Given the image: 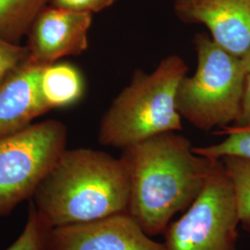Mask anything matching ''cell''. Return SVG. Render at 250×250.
<instances>
[{
  "label": "cell",
  "instance_id": "cell-1",
  "mask_svg": "<svg viewBox=\"0 0 250 250\" xmlns=\"http://www.w3.org/2000/svg\"><path fill=\"white\" fill-rule=\"evenodd\" d=\"M193 147L186 136L169 132L123 150L130 176L127 212L149 236L164 233L205 187L216 160Z\"/></svg>",
  "mask_w": 250,
  "mask_h": 250
},
{
  "label": "cell",
  "instance_id": "cell-2",
  "mask_svg": "<svg viewBox=\"0 0 250 250\" xmlns=\"http://www.w3.org/2000/svg\"><path fill=\"white\" fill-rule=\"evenodd\" d=\"M32 198L37 211L53 228L127 212L128 168L122 157L106 152L66 149Z\"/></svg>",
  "mask_w": 250,
  "mask_h": 250
},
{
  "label": "cell",
  "instance_id": "cell-3",
  "mask_svg": "<svg viewBox=\"0 0 250 250\" xmlns=\"http://www.w3.org/2000/svg\"><path fill=\"white\" fill-rule=\"evenodd\" d=\"M188 71L177 55L163 59L150 73L136 70L102 118L99 143L125 150L155 135L182 130L176 94Z\"/></svg>",
  "mask_w": 250,
  "mask_h": 250
},
{
  "label": "cell",
  "instance_id": "cell-4",
  "mask_svg": "<svg viewBox=\"0 0 250 250\" xmlns=\"http://www.w3.org/2000/svg\"><path fill=\"white\" fill-rule=\"evenodd\" d=\"M194 45L197 71L180 82L176 94L179 114L202 131L235 124L248 76L242 58L225 50L205 33L195 36Z\"/></svg>",
  "mask_w": 250,
  "mask_h": 250
},
{
  "label": "cell",
  "instance_id": "cell-5",
  "mask_svg": "<svg viewBox=\"0 0 250 250\" xmlns=\"http://www.w3.org/2000/svg\"><path fill=\"white\" fill-rule=\"evenodd\" d=\"M67 129L49 120L0 136V218L32 198L67 149Z\"/></svg>",
  "mask_w": 250,
  "mask_h": 250
},
{
  "label": "cell",
  "instance_id": "cell-6",
  "mask_svg": "<svg viewBox=\"0 0 250 250\" xmlns=\"http://www.w3.org/2000/svg\"><path fill=\"white\" fill-rule=\"evenodd\" d=\"M238 209L224 163L216 160L201 194L165 231L167 250H238Z\"/></svg>",
  "mask_w": 250,
  "mask_h": 250
},
{
  "label": "cell",
  "instance_id": "cell-7",
  "mask_svg": "<svg viewBox=\"0 0 250 250\" xmlns=\"http://www.w3.org/2000/svg\"><path fill=\"white\" fill-rule=\"evenodd\" d=\"M49 250H167L128 212L53 228Z\"/></svg>",
  "mask_w": 250,
  "mask_h": 250
},
{
  "label": "cell",
  "instance_id": "cell-8",
  "mask_svg": "<svg viewBox=\"0 0 250 250\" xmlns=\"http://www.w3.org/2000/svg\"><path fill=\"white\" fill-rule=\"evenodd\" d=\"M91 13L72 12L49 5L41 9L27 33L29 65L45 67L65 56H78L88 47Z\"/></svg>",
  "mask_w": 250,
  "mask_h": 250
},
{
  "label": "cell",
  "instance_id": "cell-9",
  "mask_svg": "<svg viewBox=\"0 0 250 250\" xmlns=\"http://www.w3.org/2000/svg\"><path fill=\"white\" fill-rule=\"evenodd\" d=\"M177 18L205 25L211 38L239 58L250 48V0H174Z\"/></svg>",
  "mask_w": 250,
  "mask_h": 250
},
{
  "label": "cell",
  "instance_id": "cell-10",
  "mask_svg": "<svg viewBox=\"0 0 250 250\" xmlns=\"http://www.w3.org/2000/svg\"><path fill=\"white\" fill-rule=\"evenodd\" d=\"M43 68L28 64L0 86V136L26 128L50 109L40 89Z\"/></svg>",
  "mask_w": 250,
  "mask_h": 250
},
{
  "label": "cell",
  "instance_id": "cell-11",
  "mask_svg": "<svg viewBox=\"0 0 250 250\" xmlns=\"http://www.w3.org/2000/svg\"><path fill=\"white\" fill-rule=\"evenodd\" d=\"M40 89L50 109L68 107L83 97L84 83L80 71L75 66L70 63L55 62L43 68Z\"/></svg>",
  "mask_w": 250,
  "mask_h": 250
},
{
  "label": "cell",
  "instance_id": "cell-12",
  "mask_svg": "<svg viewBox=\"0 0 250 250\" xmlns=\"http://www.w3.org/2000/svg\"><path fill=\"white\" fill-rule=\"evenodd\" d=\"M48 0H0V37L19 44Z\"/></svg>",
  "mask_w": 250,
  "mask_h": 250
},
{
  "label": "cell",
  "instance_id": "cell-13",
  "mask_svg": "<svg viewBox=\"0 0 250 250\" xmlns=\"http://www.w3.org/2000/svg\"><path fill=\"white\" fill-rule=\"evenodd\" d=\"M220 160L232 182L242 228L250 232V160L235 156Z\"/></svg>",
  "mask_w": 250,
  "mask_h": 250
},
{
  "label": "cell",
  "instance_id": "cell-14",
  "mask_svg": "<svg viewBox=\"0 0 250 250\" xmlns=\"http://www.w3.org/2000/svg\"><path fill=\"white\" fill-rule=\"evenodd\" d=\"M220 134L226 135L223 141L206 146H194L193 150L197 155L211 160H220L227 156L250 160V126H226Z\"/></svg>",
  "mask_w": 250,
  "mask_h": 250
},
{
  "label": "cell",
  "instance_id": "cell-15",
  "mask_svg": "<svg viewBox=\"0 0 250 250\" xmlns=\"http://www.w3.org/2000/svg\"><path fill=\"white\" fill-rule=\"evenodd\" d=\"M52 230L53 227L31 202L23 231L5 250H49Z\"/></svg>",
  "mask_w": 250,
  "mask_h": 250
},
{
  "label": "cell",
  "instance_id": "cell-16",
  "mask_svg": "<svg viewBox=\"0 0 250 250\" xmlns=\"http://www.w3.org/2000/svg\"><path fill=\"white\" fill-rule=\"evenodd\" d=\"M29 62L27 46L13 44L0 37V86Z\"/></svg>",
  "mask_w": 250,
  "mask_h": 250
},
{
  "label": "cell",
  "instance_id": "cell-17",
  "mask_svg": "<svg viewBox=\"0 0 250 250\" xmlns=\"http://www.w3.org/2000/svg\"><path fill=\"white\" fill-rule=\"evenodd\" d=\"M114 1L115 0H48V5L56 9L92 14L110 7Z\"/></svg>",
  "mask_w": 250,
  "mask_h": 250
},
{
  "label": "cell",
  "instance_id": "cell-18",
  "mask_svg": "<svg viewBox=\"0 0 250 250\" xmlns=\"http://www.w3.org/2000/svg\"><path fill=\"white\" fill-rule=\"evenodd\" d=\"M234 125L250 126V74H248L246 79L244 96L242 100L241 111L239 118Z\"/></svg>",
  "mask_w": 250,
  "mask_h": 250
},
{
  "label": "cell",
  "instance_id": "cell-19",
  "mask_svg": "<svg viewBox=\"0 0 250 250\" xmlns=\"http://www.w3.org/2000/svg\"><path fill=\"white\" fill-rule=\"evenodd\" d=\"M242 62L244 64L245 70L248 74H250V48L247 53L244 55V57L242 58Z\"/></svg>",
  "mask_w": 250,
  "mask_h": 250
}]
</instances>
